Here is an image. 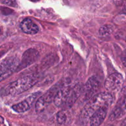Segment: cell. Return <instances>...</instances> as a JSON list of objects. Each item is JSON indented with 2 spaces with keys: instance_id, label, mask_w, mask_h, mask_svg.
I'll return each mask as SVG.
<instances>
[{
  "instance_id": "5bb4252c",
  "label": "cell",
  "mask_w": 126,
  "mask_h": 126,
  "mask_svg": "<svg viewBox=\"0 0 126 126\" xmlns=\"http://www.w3.org/2000/svg\"><path fill=\"white\" fill-rule=\"evenodd\" d=\"M66 120V116L63 111H61L57 114V121L58 124H63Z\"/></svg>"
},
{
  "instance_id": "6da1fadb",
  "label": "cell",
  "mask_w": 126,
  "mask_h": 126,
  "mask_svg": "<svg viewBox=\"0 0 126 126\" xmlns=\"http://www.w3.org/2000/svg\"><path fill=\"white\" fill-rule=\"evenodd\" d=\"M113 102V96L108 92H101L97 94L89 99L82 112L84 118H88L102 107H108Z\"/></svg>"
},
{
  "instance_id": "8fae6325",
  "label": "cell",
  "mask_w": 126,
  "mask_h": 126,
  "mask_svg": "<svg viewBox=\"0 0 126 126\" xmlns=\"http://www.w3.org/2000/svg\"><path fill=\"white\" fill-rule=\"evenodd\" d=\"M20 28L23 33L28 34H36L39 32V27L30 18H25L20 23Z\"/></svg>"
},
{
  "instance_id": "ac0fdd59",
  "label": "cell",
  "mask_w": 126,
  "mask_h": 126,
  "mask_svg": "<svg viewBox=\"0 0 126 126\" xmlns=\"http://www.w3.org/2000/svg\"><path fill=\"white\" fill-rule=\"evenodd\" d=\"M121 61L124 66L126 67V51L124 52L121 56Z\"/></svg>"
},
{
  "instance_id": "8992f818",
  "label": "cell",
  "mask_w": 126,
  "mask_h": 126,
  "mask_svg": "<svg viewBox=\"0 0 126 126\" xmlns=\"http://www.w3.org/2000/svg\"><path fill=\"white\" fill-rule=\"evenodd\" d=\"M41 92H36L32 94L23 101L12 106V110L18 113L26 112L30 110L34 102H36L38 98L41 96Z\"/></svg>"
},
{
  "instance_id": "7c38bea8",
  "label": "cell",
  "mask_w": 126,
  "mask_h": 126,
  "mask_svg": "<svg viewBox=\"0 0 126 126\" xmlns=\"http://www.w3.org/2000/svg\"><path fill=\"white\" fill-rule=\"evenodd\" d=\"M82 92V86L81 84H78L75 87L71 88V91L69 94L68 98L67 101L66 103L67 107L70 108L73 105L74 103H75L78 97H79L80 95L81 94Z\"/></svg>"
},
{
  "instance_id": "ba28073f",
  "label": "cell",
  "mask_w": 126,
  "mask_h": 126,
  "mask_svg": "<svg viewBox=\"0 0 126 126\" xmlns=\"http://www.w3.org/2000/svg\"><path fill=\"white\" fill-rule=\"evenodd\" d=\"M123 82V77L120 73H114L110 75L105 82V87L108 91H113L119 88Z\"/></svg>"
},
{
  "instance_id": "9a60e30c",
  "label": "cell",
  "mask_w": 126,
  "mask_h": 126,
  "mask_svg": "<svg viewBox=\"0 0 126 126\" xmlns=\"http://www.w3.org/2000/svg\"><path fill=\"white\" fill-rule=\"evenodd\" d=\"M1 2L6 6H11V7H16L17 2L16 0H0Z\"/></svg>"
},
{
  "instance_id": "2e32d148",
  "label": "cell",
  "mask_w": 126,
  "mask_h": 126,
  "mask_svg": "<svg viewBox=\"0 0 126 126\" xmlns=\"http://www.w3.org/2000/svg\"><path fill=\"white\" fill-rule=\"evenodd\" d=\"M118 108L120 110L121 112L122 113V115H124V113H126V96L125 98H124V100H123L121 106L118 107Z\"/></svg>"
},
{
  "instance_id": "ffe728a7",
  "label": "cell",
  "mask_w": 126,
  "mask_h": 126,
  "mask_svg": "<svg viewBox=\"0 0 126 126\" xmlns=\"http://www.w3.org/2000/svg\"><path fill=\"white\" fill-rule=\"evenodd\" d=\"M31 1H33V2H36V1H39V0H30Z\"/></svg>"
},
{
  "instance_id": "5b68a950",
  "label": "cell",
  "mask_w": 126,
  "mask_h": 126,
  "mask_svg": "<svg viewBox=\"0 0 126 126\" xmlns=\"http://www.w3.org/2000/svg\"><path fill=\"white\" fill-rule=\"evenodd\" d=\"M39 57V52L36 49L31 48L26 50L22 55V60L20 62V64L16 70V72L21 71L23 69L26 68L30 65L34 63L35 62H36Z\"/></svg>"
},
{
  "instance_id": "9c48e42d",
  "label": "cell",
  "mask_w": 126,
  "mask_h": 126,
  "mask_svg": "<svg viewBox=\"0 0 126 126\" xmlns=\"http://www.w3.org/2000/svg\"><path fill=\"white\" fill-rule=\"evenodd\" d=\"M100 86V82L95 76H92L87 80L85 86L86 97L87 99H91L95 93L98 91Z\"/></svg>"
},
{
  "instance_id": "e0dca14e",
  "label": "cell",
  "mask_w": 126,
  "mask_h": 126,
  "mask_svg": "<svg viewBox=\"0 0 126 126\" xmlns=\"http://www.w3.org/2000/svg\"><path fill=\"white\" fill-rule=\"evenodd\" d=\"M114 4L118 7H122V6H126V0H113Z\"/></svg>"
},
{
  "instance_id": "3957f363",
  "label": "cell",
  "mask_w": 126,
  "mask_h": 126,
  "mask_svg": "<svg viewBox=\"0 0 126 126\" xmlns=\"http://www.w3.org/2000/svg\"><path fill=\"white\" fill-rule=\"evenodd\" d=\"M61 86L59 83L56 84L50 87V89L48 90L44 94L41 95L38 98L35 104V111L36 113H39L43 111L47 107V106L52 101H54L55 95Z\"/></svg>"
},
{
  "instance_id": "30bf717a",
  "label": "cell",
  "mask_w": 126,
  "mask_h": 126,
  "mask_svg": "<svg viewBox=\"0 0 126 126\" xmlns=\"http://www.w3.org/2000/svg\"><path fill=\"white\" fill-rule=\"evenodd\" d=\"M108 107H102L97 110L91 117L90 126H100L105 119L108 111Z\"/></svg>"
},
{
  "instance_id": "52a82bcc",
  "label": "cell",
  "mask_w": 126,
  "mask_h": 126,
  "mask_svg": "<svg viewBox=\"0 0 126 126\" xmlns=\"http://www.w3.org/2000/svg\"><path fill=\"white\" fill-rule=\"evenodd\" d=\"M71 90V86L68 84L63 85L60 87L54 100V103L55 106L60 107L66 103Z\"/></svg>"
},
{
  "instance_id": "4fadbf2b",
  "label": "cell",
  "mask_w": 126,
  "mask_h": 126,
  "mask_svg": "<svg viewBox=\"0 0 126 126\" xmlns=\"http://www.w3.org/2000/svg\"><path fill=\"white\" fill-rule=\"evenodd\" d=\"M113 31V27L111 25H105L100 28L99 34L101 36H107L111 34Z\"/></svg>"
},
{
  "instance_id": "7a4b0ae2",
  "label": "cell",
  "mask_w": 126,
  "mask_h": 126,
  "mask_svg": "<svg viewBox=\"0 0 126 126\" xmlns=\"http://www.w3.org/2000/svg\"><path fill=\"white\" fill-rule=\"evenodd\" d=\"M38 78L36 75H28L14 81L6 87L5 95H17L22 94L33 87L37 82Z\"/></svg>"
},
{
  "instance_id": "277c9868",
  "label": "cell",
  "mask_w": 126,
  "mask_h": 126,
  "mask_svg": "<svg viewBox=\"0 0 126 126\" xmlns=\"http://www.w3.org/2000/svg\"><path fill=\"white\" fill-rule=\"evenodd\" d=\"M20 61L16 57H9L2 60L0 64V80L3 81L16 71Z\"/></svg>"
},
{
  "instance_id": "d6986e66",
  "label": "cell",
  "mask_w": 126,
  "mask_h": 126,
  "mask_svg": "<svg viewBox=\"0 0 126 126\" xmlns=\"http://www.w3.org/2000/svg\"><path fill=\"white\" fill-rule=\"evenodd\" d=\"M123 13L126 14V6L124 7V9H123Z\"/></svg>"
}]
</instances>
